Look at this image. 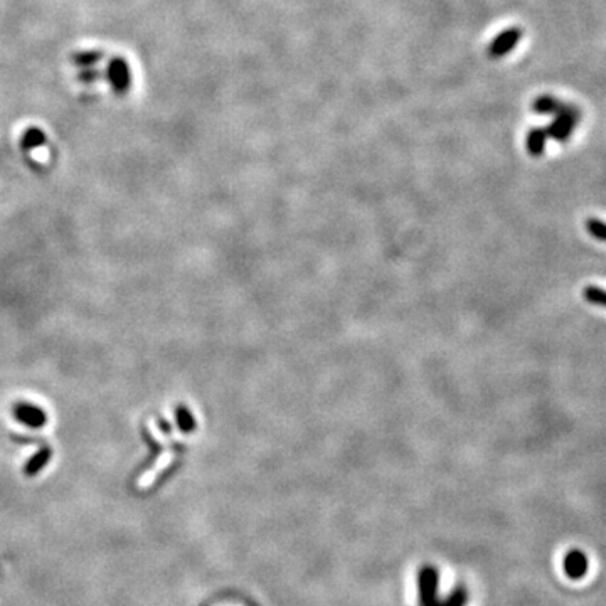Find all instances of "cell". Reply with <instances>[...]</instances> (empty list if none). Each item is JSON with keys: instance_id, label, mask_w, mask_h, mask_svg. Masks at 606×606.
I'll return each instance as SVG.
<instances>
[{"instance_id": "1", "label": "cell", "mask_w": 606, "mask_h": 606, "mask_svg": "<svg viewBox=\"0 0 606 606\" xmlns=\"http://www.w3.org/2000/svg\"><path fill=\"white\" fill-rule=\"evenodd\" d=\"M579 118H581V111L574 105H562L561 110L556 113V120L549 125L545 133L554 140L566 141L578 125Z\"/></svg>"}, {"instance_id": "2", "label": "cell", "mask_w": 606, "mask_h": 606, "mask_svg": "<svg viewBox=\"0 0 606 606\" xmlns=\"http://www.w3.org/2000/svg\"><path fill=\"white\" fill-rule=\"evenodd\" d=\"M521 36H522L521 29L517 27H510L502 34H498L488 47L490 56H492V58H502V56L510 53V51L517 46V42L521 41Z\"/></svg>"}, {"instance_id": "3", "label": "cell", "mask_w": 606, "mask_h": 606, "mask_svg": "<svg viewBox=\"0 0 606 606\" xmlns=\"http://www.w3.org/2000/svg\"><path fill=\"white\" fill-rule=\"evenodd\" d=\"M14 415L17 421H20V423L25 424V427H31V428H41L44 427L47 416L46 412L41 410V408L32 406V404L27 403H19L14 408Z\"/></svg>"}, {"instance_id": "4", "label": "cell", "mask_w": 606, "mask_h": 606, "mask_svg": "<svg viewBox=\"0 0 606 606\" xmlns=\"http://www.w3.org/2000/svg\"><path fill=\"white\" fill-rule=\"evenodd\" d=\"M545 140H548V133L543 128H534L529 132L527 135V150L531 156H543Z\"/></svg>"}, {"instance_id": "5", "label": "cell", "mask_w": 606, "mask_h": 606, "mask_svg": "<svg viewBox=\"0 0 606 606\" xmlns=\"http://www.w3.org/2000/svg\"><path fill=\"white\" fill-rule=\"evenodd\" d=\"M562 103L557 101L556 98L549 96V94H544V96H539L534 101V105H532V110L536 111V113L539 115H556L557 111L561 110Z\"/></svg>"}, {"instance_id": "6", "label": "cell", "mask_w": 606, "mask_h": 606, "mask_svg": "<svg viewBox=\"0 0 606 606\" xmlns=\"http://www.w3.org/2000/svg\"><path fill=\"white\" fill-rule=\"evenodd\" d=\"M49 458H51V451L47 448H42L39 453H36L31 460H29V463L25 465V474L36 475L37 472H39L41 468L49 462Z\"/></svg>"}, {"instance_id": "7", "label": "cell", "mask_w": 606, "mask_h": 606, "mask_svg": "<svg viewBox=\"0 0 606 606\" xmlns=\"http://www.w3.org/2000/svg\"><path fill=\"white\" fill-rule=\"evenodd\" d=\"M175 415H177L179 428L182 429V431L189 433V431H192V429H194V427H196L194 418H192L191 411H189L187 408L179 406V408H177V411H175Z\"/></svg>"}, {"instance_id": "8", "label": "cell", "mask_w": 606, "mask_h": 606, "mask_svg": "<svg viewBox=\"0 0 606 606\" xmlns=\"http://www.w3.org/2000/svg\"><path fill=\"white\" fill-rule=\"evenodd\" d=\"M584 298H586L590 303L606 307V290H603V288L586 286L584 288Z\"/></svg>"}, {"instance_id": "9", "label": "cell", "mask_w": 606, "mask_h": 606, "mask_svg": "<svg viewBox=\"0 0 606 606\" xmlns=\"http://www.w3.org/2000/svg\"><path fill=\"white\" fill-rule=\"evenodd\" d=\"M586 229L593 238L600 239V241H606V222L600 221V219H588Z\"/></svg>"}]
</instances>
